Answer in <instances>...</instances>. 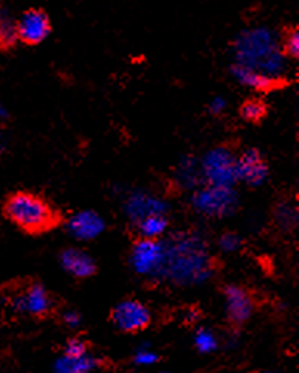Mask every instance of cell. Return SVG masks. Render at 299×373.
I'll return each instance as SVG.
<instances>
[{
	"instance_id": "16",
	"label": "cell",
	"mask_w": 299,
	"mask_h": 373,
	"mask_svg": "<svg viewBox=\"0 0 299 373\" xmlns=\"http://www.w3.org/2000/svg\"><path fill=\"white\" fill-rule=\"evenodd\" d=\"M100 359L93 354H85L83 358L70 359L61 357L56 359L53 372L55 373H92L95 369H98Z\"/></svg>"
},
{
	"instance_id": "18",
	"label": "cell",
	"mask_w": 299,
	"mask_h": 373,
	"mask_svg": "<svg viewBox=\"0 0 299 373\" xmlns=\"http://www.w3.org/2000/svg\"><path fill=\"white\" fill-rule=\"evenodd\" d=\"M19 39H17L16 19L4 5H0V47L10 48Z\"/></svg>"
},
{
	"instance_id": "27",
	"label": "cell",
	"mask_w": 299,
	"mask_h": 373,
	"mask_svg": "<svg viewBox=\"0 0 299 373\" xmlns=\"http://www.w3.org/2000/svg\"><path fill=\"white\" fill-rule=\"evenodd\" d=\"M63 322H64V325L68 327V328L78 329L79 327H81V324H83V317H81V315L78 313V311L68 310V311H65V313L63 315Z\"/></svg>"
},
{
	"instance_id": "1",
	"label": "cell",
	"mask_w": 299,
	"mask_h": 373,
	"mask_svg": "<svg viewBox=\"0 0 299 373\" xmlns=\"http://www.w3.org/2000/svg\"><path fill=\"white\" fill-rule=\"evenodd\" d=\"M234 64L254 68L275 80L283 78L285 71V56L279 47L275 33L266 27L248 29L234 41Z\"/></svg>"
},
{
	"instance_id": "23",
	"label": "cell",
	"mask_w": 299,
	"mask_h": 373,
	"mask_svg": "<svg viewBox=\"0 0 299 373\" xmlns=\"http://www.w3.org/2000/svg\"><path fill=\"white\" fill-rule=\"evenodd\" d=\"M85 354H89V347H87V344L83 339H79V337H72V339H68L65 342L63 357L70 359H78L85 357Z\"/></svg>"
},
{
	"instance_id": "14",
	"label": "cell",
	"mask_w": 299,
	"mask_h": 373,
	"mask_svg": "<svg viewBox=\"0 0 299 373\" xmlns=\"http://www.w3.org/2000/svg\"><path fill=\"white\" fill-rule=\"evenodd\" d=\"M61 266L75 279H89L96 272V263L90 254L78 247H68L61 254Z\"/></svg>"
},
{
	"instance_id": "6",
	"label": "cell",
	"mask_w": 299,
	"mask_h": 373,
	"mask_svg": "<svg viewBox=\"0 0 299 373\" xmlns=\"http://www.w3.org/2000/svg\"><path fill=\"white\" fill-rule=\"evenodd\" d=\"M112 324L125 333L143 332L152 322V315L142 300L125 299L112 308Z\"/></svg>"
},
{
	"instance_id": "7",
	"label": "cell",
	"mask_w": 299,
	"mask_h": 373,
	"mask_svg": "<svg viewBox=\"0 0 299 373\" xmlns=\"http://www.w3.org/2000/svg\"><path fill=\"white\" fill-rule=\"evenodd\" d=\"M129 263L140 275L160 274L164 265V245L158 240L138 238L130 249Z\"/></svg>"
},
{
	"instance_id": "30",
	"label": "cell",
	"mask_w": 299,
	"mask_h": 373,
	"mask_svg": "<svg viewBox=\"0 0 299 373\" xmlns=\"http://www.w3.org/2000/svg\"><path fill=\"white\" fill-rule=\"evenodd\" d=\"M258 373H279V372H271V370H266V372H258Z\"/></svg>"
},
{
	"instance_id": "11",
	"label": "cell",
	"mask_w": 299,
	"mask_h": 373,
	"mask_svg": "<svg viewBox=\"0 0 299 373\" xmlns=\"http://www.w3.org/2000/svg\"><path fill=\"white\" fill-rule=\"evenodd\" d=\"M226 316L234 325L248 322L254 313V302L247 290L237 285H228L224 290Z\"/></svg>"
},
{
	"instance_id": "28",
	"label": "cell",
	"mask_w": 299,
	"mask_h": 373,
	"mask_svg": "<svg viewBox=\"0 0 299 373\" xmlns=\"http://www.w3.org/2000/svg\"><path fill=\"white\" fill-rule=\"evenodd\" d=\"M225 109H226V100L224 97H214L208 105V111L211 116H221L224 114Z\"/></svg>"
},
{
	"instance_id": "20",
	"label": "cell",
	"mask_w": 299,
	"mask_h": 373,
	"mask_svg": "<svg viewBox=\"0 0 299 373\" xmlns=\"http://www.w3.org/2000/svg\"><path fill=\"white\" fill-rule=\"evenodd\" d=\"M194 345L199 353H213L217 350L219 339L214 332H211L208 328H199L194 336Z\"/></svg>"
},
{
	"instance_id": "3",
	"label": "cell",
	"mask_w": 299,
	"mask_h": 373,
	"mask_svg": "<svg viewBox=\"0 0 299 373\" xmlns=\"http://www.w3.org/2000/svg\"><path fill=\"white\" fill-rule=\"evenodd\" d=\"M4 213L26 233H43L59 223V213L46 199L30 192H16L5 201Z\"/></svg>"
},
{
	"instance_id": "21",
	"label": "cell",
	"mask_w": 299,
	"mask_h": 373,
	"mask_svg": "<svg viewBox=\"0 0 299 373\" xmlns=\"http://www.w3.org/2000/svg\"><path fill=\"white\" fill-rule=\"evenodd\" d=\"M279 47L285 58L296 59L299 56V30L296 27L288 29L284 33L283 41L279 42Z\"/></svg>"
},
{
	"instance_id": "15",
	"label": "cell",
	"mask_w": 299,
	"mask_h": 373,
	"mask_svg": "<svg viewBox=\"0 0 299 373\" xmlns=\"http://www.w3.org/2000/svg\"><path fill=\"white\" fill-rule=\"evenodd\" d=\"M231 75L242 86H247V88L259 91V92H267L271 89H276L280 84L279 80H275V78H271L266 73H261L258 71H254V68L245 67L241 64L231 66Z\"/></svg>"
},
{
	"instance_id": "13",
	"label": "cell",
	"mask_w": 299,
	"mask_h": 373,
	"mask_svg": "<svg viewBox=\"0 0 299 373\" xmlns=\"http://www.w3.org/2000/svg\"><path fill=\"white\" fill-rule=\"evenodd\" d=\"M125 209L127 218L137 224L138 221L146 218V216L166 215L168 205H166L162 199H158L152 195L145 192H135L134 195L129 196Z\"/></svg>"
},
{
	"instance_id": "5",
	"label": "cell",
	"mask_w": 299,
	"mask_h": 373,
	"mask_svg": "<svg viewBox=\"0 0 299 373\" xmlns=\"http://www.w3.org/2000/svg\"><path fill=\"white\" fill-rule=\"evenodd\" d=\"M200 176L206 185L234 187L236 185V154L228 146H216L209 150L199 163Z\"/></svg>"
},
{
	"instance_id": "17",
	"label": "cell",
	"mask_w": 299,
	"mask_h": 373,
	"mask_svg": "<svg viewBox=\"0 0 299 373\" xmlns=\"http://www.w3.org/2000/svg\"><path fill=\"white\" fill-rule=\"evenodd\" d=\"M169 221L166 215H151L146 216L142 221L137 223V229L140 233V238L145 240H158L164 235L168 230Z\"/></svg>"
},
{
	"instance_id": "10",
	"label": "cell",
	"mask_w": 299,
	"mask_h": 373,
	"mask_svg": "<svg viewBox=\"0 0 299 373\" xmlns=\"http://www.w3.org/2000/svg\"><path fill=\"white\" fill-rule=\"evenodd\" d=\"M270 168L266 158L254 148L236 155V180L250 187H259L268 179Z\"/></svg>"
},
{
	"instance_id": "26",
	"label": "cell",
	"mask_w": 299,
	"mask_h": 373,
	"mask_svg": "<svg viewBox=\"0 0 299 373\" xmlns=\"http://www.w3.org/2000/svg\"><path fill=\"white\" fill-rule=\"evenodd\" d=\"M157 361H158V354L152 350H140L134 358V362L137 366H152V364H155Z\"/></svg>"
},
{
	"instance_id": "12",
	"label": "cell",
	"mask_w": 299,
	"mask_h": 373,
	"mask_svg": "<svg viewBox=\"0 0 299 373\" xmlns=\"http://www.w3.org/2000/svg\"><path fill=\"white\" fill-rule=\"evenodd\" d=\"M105 229V221L100 213L93 210H81L70 216L67 230L70 235L79 241H90L100 237Z\"/></svg>"
},
{
	"instance_id": "2",
	"label": "cell",
	"mask_w": 299,
	"mask_h": 373,
	"mask_svg": "<svg viewBox=\"0 0 299 373\" xmlns=\"http://www.w3.org/2000/svg\"><path fill=\"white\" fill-rule=\"evenodd\" d=\"M164 274L177 282L200 283L213 274L209 254L201 241L191 237L175 240L172 246H164Z\"/></svg>"
},
{
	"instance_id": "25",
	"label": "cell",
	"mask_w": 299,
	"mask_h": 373,
	"mask_svg": "<svg viewBox=\"0 0 299 373\" xmlns=\"http://www.w3.org/2000/svg\"><path fill=\"white\" fill-rule=\"evenodd\" d=\"M180 175L179 178L183 180V184H196L197 178L200 175V167H197L196 163H182L180 165Z\"/></svg>"
},
{
	"instance_id": "9",
	"label": "cell",
	"mask_w": 299,
	"mask_h": 373,
	"mask_svg": "<svg viewBox=\"0 0 299 373\" xmlns=\"http://www.w3.org/2000/svg\"><path fill=\"white\" fill-rule=\"evenodd\" d=\"M17 39L26 46H38L47 39L51 31L50 17L39 8H31L21 14L19 19H16Z\"/></svg>"
},
{
	"instance_id": "22",
	"label": "cell",
	"mask_w": 299,
	"mask_h": 373,
	"mask_svg": "<svg viewBox=\"0 0 299 373\" xmlns=\"http://www.w3.org/2000/svg\"><path fill=\"white\" fill-rule=\"evenodd\" d=\"M276 223L278 225H280V228H283L284 230H290V229H293L296 223H298V213H296V209L293 205H290V204H280L278 205V209H276Z\"/></svg>"
},
{
	"instance_id": "24",
	"label": "cell",
	"mask_w": 299,
	"mask_h": 373,
	"mask_svg": "<svg viewBox=\"0 0 299 373\" xmlns=\"http://www.w3.org/2000/svg\"><path fill=\"white\" fill-rule=\"evenodd\" d=\"M219 247H221L224 252H236V250L241 249L242 240L234 232H225L219 237Z\"/></svg>"
},
{
	"instance_id": "19",
	"label": "cell",
	"mask_w": 299,
	"mask_h": 373,
	"mask_svg": "<svg viewBox=\"0 0 299 373\" xmlns=\"http://www.w3.org/2000/svg\"><path fill=\"white\" fill-rule=\"evenodd\" d=\"M239 114L245 121L258 123V121L267 116V106L261 98H247L241 105Z\"/></svg>"
},
{
	"instance_id": "31",
	"label": "cell",
	"mask_w": 299,
	"mask_h": 373,
	"mask_svg": "<svg viewBox=\"0 0 299 373\" xmlns=\"http://www.w3.org/2000/svg\"><path fill=\"white\" fill-rule=\"evenodd\" d=\"M163 373H171V372H163Z\"/></svg>"
},
{
	"instance_id": "4",
	"label": "cell",
	"mask_w": 299,
	"mask_h": 373,
	"mask_svg": "<svg viewBox=\"0 0 299 373\" xmlns=\"http://www.w3.org/2000/svg\"><path fill=\"white\" fill-rule=\"evenodd\" d=\"M191 203L199 213L208 218H226L237 210L239 196L234 187L205 185L196 190Z\"/></svg>"
},
{
	"instance_id": "29",
	"label": "cell",
	"mask_w": 299,
	"mask_h": 373,
	"mask_svg": "<svg viewBox=\"0 0 299 373\" xmlns=\"http://www.w3.org/2000/svg\"><path fill=\"white\" fill-rule=\"evenodd\" d=\"M6 117H8V112H6V109H5L2 105H0V125L4 123V121L6 120Z\"/></svg>"
},
{
	"instance_id": "8",
	"label": "cell",
	"mask_w": 299,
	"mask_h": 373,
	"mask_svg": "<svg viewBox=\"0 0 299 373\" xmlns=\"http://www.w3.org/2000/svg\"><path fill=\"white\" fill-rule=\"evenodd\" d=\"M11 305L16 311L26 316L43 317L51 311L53 299L46 286L39 282H34L26 285L22 291L13 296Z\"/></svg>"
}]
</instances>
